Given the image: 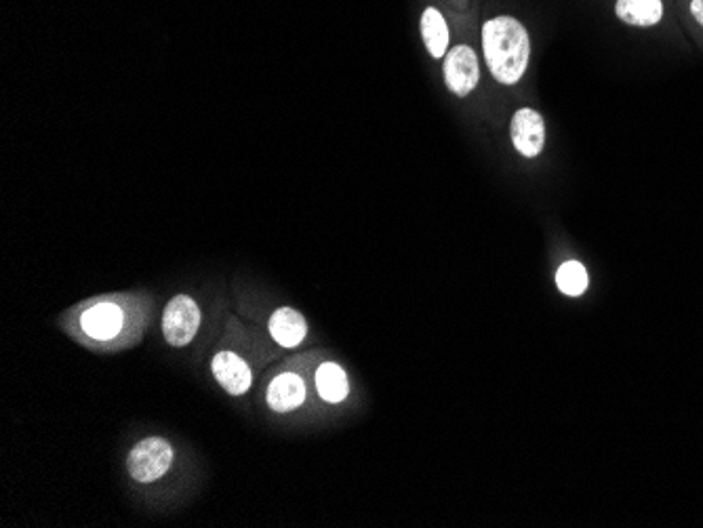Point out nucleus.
Wrapping results in <instances>:
<instances>
[{
  "label": "nucleus",
  "mask_w": 703,
  "mask_h": 528,
  "mask_svg": "<svg viewBox=\"0 0 703 528\" xmlns=\"http://www.w3.org/2000/svg\"><path fill=\"white\" fill-rule=\"evenodd\" d=\"M691 13L697 19V24L703 26V0H693L691 3Z\"/></svg>",
  "instance_id": "nucleus-14"
},
{
  "label": "nucleus",
  "mask_w": 703,
  "mask_h": 528,
  "mask_svg": "<svg viewBox=\"0 0 703 528\" xmlns=\"http://www.w3.org/2000/svg\"><path fill=\"white\" fill-rule=\"evenodd\" d=\"M482 51L493 78L501 85H516L531 59V38L516 17L499 15L482 26Z\"/></svg>",
  "instance_id": "nucleus-1"
},
{
  "label": "nucleus",
  "mask_w": 703,
  "mask_h": 528,
  "mask_svg": "<svg viewBox=\"0 0 703 528\" xmlns=\"http://www.w3.org/2000/svg\"><path fill=\"white\" fill-rule=\"evenodd\" d=\"M421 36H424V43L428 53L434 59H440L447 55L449 49V28L445 17L440 15L438 9L428 7L421 15Z\"/></svg>",
  "instance_id": "nucleus-12"
},
{
  "label": "nucleus",
  "mask_w": 703,
  "mask_h": 528,
  "mask_svg": "<svg viewBox=\"0 0 703 528\" xmlns=\"http://www.w3.org/2000/svg\"><path fill=\"white\" fill-rule=\"evenodd\" d=\"M211 371L215 381L230 396H243L251 390L253 375L249 364L234 352H219L211 360Z\"/></svg>",
  "instance_id": "nucleus-7"
},
{
  "label": "nucleus",
  "mask_w": 703,
  "mask_h": 528,
  "mask_svg": "<svg viewBox=\"0 0 703 528\" xmlns=\"http://www.w3.org/2000/svg\"><path fill=\"white\" fill-rule=\"evenodd\" d=\"M173 465V449L165 438H144L139 440L129 457L127 470L135 482L150 484L163 478Z\"/></svg>",
  "instance_id": "nucleus-2"
},
{
  "label": "nucleus",
  "mask_w": 703,
  "mask_h": 528,
  "mask_svg": "<svg viewBox=\"0 0 703 528\" xmlns=\"http://www.w3.org/2000/svg\"><path fill=\"white\" fill-rule=\"evenodd\" d=\"M200 308L188 295L173 297L163 314V335L173 348H186L200 329Z\"/></svg>",
  "instance_id": "nucleus-4"
},
{
  "label": "nucleus",
  "mask_w": 703,
  "mask_h": 528,
  "mask_svg": "<svg viewBox=\"0 0 703 528\" xmlns=\"http://www.w3.org/2000/svg\"><path fill=\"white\" fill-rule=\"evenodd\" d=\"M316 390L325 402L329 404H339L348 398L350 383L346 371L339 367L337 362H323L316 369Z\"/></svg>",
  "instance_id": "nucleus-11"
},
{
  "label": "nucleus",
  "mask_w": 703,
  "mask_h": 528,
  "mask_svg": "<svg viewBox=\"0 0 703 528\" xmlns=\"http://www.w3.org/2000/svg\"><path fill=\"white\" fill-rule=\"evenodd\" d=\"M270 335L283 348H297L308 335V322L293 308H278L270 316Z\"/></svg>",
  "instance_id": "nucleus-9"
},
{
  "label": "nucleus",
  "mask_w": 703,
  "mask_h": 528,
  "mask_svg": "<svg viewBox=\"0 0 703 528\" xmlns=\"http://www.w3.org/2000/svg\"><path fill=\"white\" fill-rule=\"evenodd\" d=\"M512 144L516 152L525 158H535L546 144V123L541 114L533 108H520L510 125Z\"/></svg>",
  "instance_id": "nucleus-6"
},
{
  "label": "nucleus",
  "mask_w": 703,
  "mask_h": 528,
  "mask_svg": "<svg viewBox=\"0 0 703 528\" xmlns=\"http://www.w3.org/2000/svg\"><path fill=\"white\" fill-rule=\"evenodd\" d=\"M268 406L274 413H291L306 400V383L295 373H280L268 385Z\"/></svg>",
  "instance_id": "nucleus-8"
},
{
  "label": "nucleus",
  "mask_w": 703,
  "mask_h": 528,
  "mask_svg": "<svg viewBox=\"0 0 703 528\" xmlns=\"http://www.w3.org/2000/svg\"><path fill=\"white\" fill-rule=\"evenodd\" d=\"M127 324L125 310L112 299H102L89 303L78 316V329L87 339L93 341H112L123 333Z\"/></svg>",
  "instance_id": "nucleus-3"
},
{
  "label": "nucleus",
  "mask_w": 703,
  "mask_h": 528,
  "mask_svg": "<svg viewBox=\"0 0 703 528\" xmlns=\"http://www.w3.org/2000/svg\"><path fill=\"white\" fill-rule=\"evenodd\" d=\"M590 284L586 268L581 266L579 261H567L562 263L556 272V287L560 293H565L569 297H579L584 295Z\"/></svg>",
  "instance_id": "nucleus-13"
},
{
  "label": "nucleus",
  "mask_w": 703,
  "mask_h": 528,
  "mask_svg": "<svg viewBox=\"0 0 703 528\" xmlns=\"http://www.w3.org/2000/svg\"><path fill=\"white\" fill-rule=\"evenodd\" d=\"M480 80L478 57L468 45H457L445 55V83L457 97H468Z\"/></svg>",
  "instance_id": "nucleus-5"
},
{
  "label": "nucleus",
  "mask_w": 703,
  "mask_h": 528,
  "mask_svg": "<svg viewBox=\"0 0 703 528\" xmlns=\"http://www.w3.org/2000/svg\"><path fill=\"white\" fill-rule=\"evenodd\" d=\"M615 13L624 24L649 28L661 22V17H664V3H661V0H617Z\"/></svg>",
  "instance_id": "nucleus-10"
}]
</instances>
